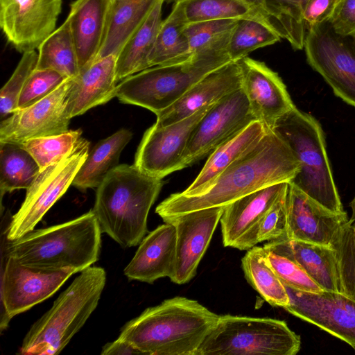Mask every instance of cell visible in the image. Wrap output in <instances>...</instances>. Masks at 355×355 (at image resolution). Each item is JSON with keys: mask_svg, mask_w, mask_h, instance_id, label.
Masks as SVG:
<instances>
[{"mask_svg": "<svg viewBox=\"0 0 355 355\" xmlns=\"http://www.w3.org/2000/svg\"><path fill=\"white\" fill-rule=\"evenodd\" d=\"M300 165L288 146L267 128L261 140L194 195L173 193L160 202L155 212L166 223L203 209L225 207L261 188L290 182Z\"/></svg>", "mask_w": 355, "mask_h": 355, "instance_id": "6da1fadb", "label": "cell"}, {"mask_svg": "<svg viewBox=\"0 0 355 355\" xmlns=\"http://www.w3.org/2000/svg\"><path fill=\"white\" fill-rule=\"evenodd\" d=\"M218 318L198 301L177 296L145 309L124 324L119 338L143 354L196 355Z\"/></svg>", "mask_w": 355, "mask_h": 355, "instance_id": "7a4b0ae2", "label": "cell"}, {"mask_svg": "<svg viewBox=\"0 0 355 355\" xmlns=\"http://www.w3.org/2000/svg\"><path fill=\"white\" fill-rule=\"evenodd\" d=\"M163 184L135 164H119L110 171L97 187L92 209L102 233L124 248L139 244Z\"/></svg>", "mask_w": 355, "mask_h": 355, "instance_id": "3957f363", "label": "cell"}, {"mask_svg": "<svg viewBox=\"0 0 355 355\" xmlns=\"http://www.w3.org/2000/svg\"><path fill=\"white\" fill-rule=\"evenodd\" d=\"M101 230L92 211L61 224L33 230L4 244L5 256L44 271L66 269L80 272L97 261Z\"/></svg>", "mask_w": 355, "mask_h": 355, "instance_id": "277c9868", "label": "cell"}, {"mask_svg": "<svg viewBox=\"0 0 355 355\" xmlns=\"http://www.w3.org/2000/svg\"><path fill=\"white\" fill-rule=\"evenodd\" d=\"M106 272L90 266L80 272L31 327L20 347L24 355L58 354L85 324L98 306Z\"/></svg>", "mask_w": 355, "mask_h": 355, "instance_id": "5b68a950", "label": "cell"}, {"mask_svg": "<svg viewBox=\"0 0 355 355\" xmlns=\"http://www.w3.org/2000/svg\"><path fill=\"white\" fill-rule=\"evenodd\" d=\"M288 146L300 167L290 182L326 209L345 213L336 189L320 123L296 107L272 128Z\"/></svg>", "mask_w": 355, "mask_h": 355, "instance_id": "8992f818", "label": "cell"}, {"mask_svg": "<svg viewBox=\"0 0 355 355\" xmlns=\"http://www.w3.org/2000/svg\"><path fill=\"white\" fill-rule=\"evenodd\" d=\"M300 345V336L283 320L223 315L196 355H295Z\"/></svg>", "mask_w": 355, "mask_h": 355, "instance_id": "52a82bcc", "label": "cell"}, {"mask_svg": "<svg viewBox=\"0 0 355 355\" xmlns=\"http://www.w3.org/2000/svg\"><path fill=\"white\" fill-rule=\"evenodd\" d=\"M230 62L228 57L191 55L180 62L151 67L119 83L116 97L123 103L144 107L157 115L205 76Z\"/></svg>", "mask_w": 355, "mask_h": 355, "instance_id": "ba28073f", "label": "cell"}, {"mask_svg": "<svg viewBox=\"0 0 355 355\" xmlns=\"http://www.w3.org/2000/svg\"><path fill=\"white\" fill-rule=\"evenodd\" d=\"M89 142L81 137L73 149L58 162L40 171L26 189L25 199L6 230L9 241L34 230L45 214L67 191L89 154Z\"/></svg>", "mask_w": 355, "mask_h": 355, "instance_id": "9c48e42d", "label": "cell"}, {"mask_svg": "<svg viewBox=\"0 0 355 355\" xmlns=\"http://www.w3.org/2000/svg\"><path fill=\"white\" fill-rule=\"evenodd\" d=\"M304 48L309 65L334 94L355 107V41L337 33L329 21L307 33Z\"/></svg>", "mask_w": 355, "mask_h": 355, "instance_id": "30bf717a", "label": "cell"}, {"mask_svg": "<svg viewBox=\"0 0 355 355\" xmlns=\"http://www.w3.org/2000/svg\"><path fill=\"white\" fill-rule=\"evenodd\" d=\"M1 277V331L10 320L52 296L74 270L44 271L26 266L5 256Z\"/></svg>", "mask_w": 355, "mask_h": 355, "instance_id": "8fae6325", "label": "cell"}, {"mask_svg": "<svg viewBox=\"0 0 355 355\" xmlns=\"http://www.w3.org/2000/svg\"><path fill=\"white\" fill-rule=\"evenodd\" d=\"M255 120L241 88L213 104L193 131L178 171L205 157Z\"/></svg>", "mask_w": 355, "mask_h": 355, "instance_id": "7c38bea8", "label": "cell"}, {"mask_svg": "<svg viewBox=\"0 0 355 355\" xmlns=\"http://www.w3.org/2000/svg\"><path fill=\"white\" fill-rule=\"evenodd\" d=\"M212 105L170 125L150 126L138 146L134 164L144 173L159 179L178 171L193 131Z\"/></svg>", "mask_w": 355, "mask_h": 355, "instance_id": "4fadbf2b", "label": "cell"}, {"mask_svg": "<svg viewBox=\"0 0 355 355\" xmlns=\"http://www.w3.org/2000/svg\"><path fill=\"white\" fill-rule=\"evenodd\" d=\"M73 78L37 103L17 109L0 123V142L21 144L26 140L59 135L69 130L71 117L67 101Z\"/></svg>", "mask_w": 355, "mask_h": 355, "instance_id": "5bb4252c", "label": "cell"}, {"mask_svg": "<svg viewBox=\"0 0 355 355\" xmlns=\"http://www.w3.org/2000/svg\"><path fill=\"white\" fill-rule=\"evenodd\" d=\"M62 0H0V26L19 52L35 51L56 28Z\"/></svg>", "mask_w": 355, "mask_h": 355, "instance_id": "9a60e30c", "label": "cell"}, {"mask_svg": "<svg viewBox=\"0 0 355 355\" xmlns=\"http://www.w3.org/2000/svg\"><path fill=\"white\" fill-rule=\"evenodd\" d=\"M285 286V285H284ZM289 304L284 309L349 345L355 350V301L343 293H311L285 286Z\"/></svg>", "mask_w": 355, "mask_h": 355, "instance_id": "2e32d148", "label": "cell"}, {"mask_svg": "<svg viewBox=\"0 0 355 355\" xmlns=\"http://www.w3.org/2000/svg\"><path fill=\"white\" fill-rule=\"evenodd\" d=\"M224 207L193 211L166 222L173 223L176 229L175 256L169 277L173 283L184 284L195 277Z\"/></svg>", "mask_w": 355, "mask_h": 355, "instance_id": "e0dca14e", "label": "cell"}, {"mask_svg": "<svg viewBox=\"0 0 355 355\" xmlns=\"http://www.w3.org/2000/svg\"><path fill=\"white\" fill-rule=\"evenodd\" d=\"M288 184L280 182L261 188L225 206L220 219L223 245L240 250L255 246L262 218Z\"/></svg>", "mask_w": 355, "mask_h": 355, "instance_id": "ac0fdd59", "label": "cell"}, {"mask_svg": "<svg viewBox=\"0 0 355 355\" xmlns=\"http://www.w3.org/2000/svg\"><path fill=\"white\" fill-rule=\"evenodd\" d=\"M287 238L332 247L349 219L333 212L288 182L286 197Z\"/></svg>", "mask_w": 355, "mask_h": 355, "instance_id": "d6986e66", "label": "cell"}, {"mask_svg": "<svg viewBox=\"0 0 355 355\" xmlns=\"http://www.w3.org/2000/svg\"><path fill=\"white\" fill-rule=\"evenodd\" d=\"M241 89L255 119L269 128L295 105L277 73L264 62L245 57L239 60Z\"/></svg>", "mask_w": 355, "mask_h": 355, "instance_id": "ffe728a7", "label": "cell"}, {"mask_svg": "<svg viewBox=\"0 0 355 355\" xmlns=\"http://www.w3.org/2000/svg\"><path fill=\"white\" fill-rule=\"evenodd\" d=\"M239 61H232L212 71L195 83L172 105L157 114V126H165L193 115L241 88Z\"/></svg>", "mask_w": 355, "mask_h": 355, "instance_id": "44dd1931", "label": "cell"}, {"mask_svg": "<svg viewBox=\"0 0 355 355\" xmlns=\"http://www.w3.org/2000/svg\"><path fill=\"white\" fill-rule=\"evenodd\" d=\"M176 229L173 223L159 225L139 243L133 258L124 269L129 280L153 284L170 277L175 256Z\"/></svg>", "mask_w": 355, "mask_h": 355, "instance_id": "7402d4cb", "label": "cell"}, {"mask_svg": "<svg viewBox=\"0 0 355 355\" xmlns=\"http://www.w3.org/2000/svg\"><path fill=\"white\" fill-rule=\"evenodd\" d=\"M116 55L94 61L73 78L67 101L71 118L105 104L116 96Z\"/></svg>", "mask_w": 355, "mask_h": 355, "instance_id": "603a6c76", "label": "cell"}, {"mask_svg": "<svg viewBox=\"0 0 355 355\" xmlns=\"http://www.w3.org/2000/svg\"><path fill=\"white\" fill-rule=\"evenodd\" d=\"M111 0H76L67 16L80 70L96 58L103 42Z\"/></svg>", "mask_w": 355, "mask_h": 355, "instance_id": "cb8c5ba5", "label": "cell"}, {"mask_svg": "<svg viewBox=\"0 0 355 355\" xmlns=\"http://www.w3.org/2000/svg\"><path fill=\"white\" fill-rule=\"evenodd\" d=\"M267 128L261 121H253L218 146L209 154L194 181L181 193L189 196L200 192L229 166L257 144L265 135Z\"/></svg>", "mask_w": 355, "mask_h": 355, "instance_id": "d4e9b609", "label": "cell"}, {"mask_svg": "<svg viewBox=\"0 0 355 355\" xmlns=\"http://www.w3.org/2000/svg\"><path fill=\"white\" fill-rule=\"evenodd\" d=\"M166 0H158L144 23L127 40L116 55L117 83L150 68L149 58L163 21L162 8Z\"/></svg>", "mask_w": 355, "mask_h": 355, "instance_id": "484cf974", "label": "cell"}, {"mask_svg": "<svg viewBox=\"0 0 355 355\" xmlns=\"http://www.w3.org/2000/svg\"><path fill=\"white\" fill-rule=\"evenodd\" d=\"M157 1L111 0L105 38L95 60L116 55L148 17Z\"/></svg>", "mask_w": 355, "mask_h": 355, "instance_id": "4316f807", "label": "cell"}, {"mask_svg": "<svg viewBox=\"0 0 355 355\" xmlns=\"http://www.w3.org/2000/svg\"><path fill=\"white\" fill-rule=\"evenodd\" d=\"M132 137L130 130L122 128L99 141L89 152L72 186L82 191L97 188L108 173L119 165L121 153Z\"/></svg>", "mask_w": 355, "mask_h": 355, "instance_id": "83f0119b", "label": "cell"}, {"mask_svg": "<svg viewBox=\"0 0 355 355\" xmlns=\"http://www.w3.org/2000/svg\"><path fill=\"white\" fill-rule=\"evenodd\" d=\"M293 256L324 291L342 293L336 251L333 247L290 240Z\"/></svg>", "mask_w": 355, "mask_h": 355, "instance_id": "f1b7e54d", "label": "cell"}, {"mask_svg": "<svg viewBox=\"0 0 355 355\" xmlns=\"http://www.w3.org/2000/svg\"><path fill=\"white\" fill-rule=\"evenodd\" d=\"M187 24L181 2L173 3L171 12L159 27L149 58L150 67L180 62L191 57L185 33Z\"/></svg>", "mask_w": 355, "mask_h": 355, "instance_id": "f546056e", "label": "cell"}, {"mask_svg": "<svg viewBox=\"0 0 355 355\" xmlns=\"http://www.w3.org/2000/svg\"><path fill=\"white\" fill-rule=\"evenodd\" d=\"M238 20L225 19L188 23L185 33L191 55L196 58H230L228 46Z\"/></svg>", "mask_w": 355, "mask_h": 355, "instance_id": "4dcf8cb0", "label": "cell"}, {"mask_svg": "<svg viewBox=\"0 0 355 355\" xmlns=\"http://www.w3.org/2000/svg\"><path fill=\"white\" fill-rule=\"evenodd\" d=\"M36 69L56 71L66 78L80 71L76 46L67 18L38 47Z\"/></svg>", "mask_w": 355, "mask_h": 355, "instance_id": "1f68e13d", "label": "cell"}, {"mask_svg": "<svg viewBox=\"0 0 355 355\" xmlns=\"http://www.w3.org/2000/svg\"><path fill=\"white\" fill-rule=\"evenodd\" d=\"M241 267L248 283L271 306L284 308L289 304L285 286L267 263L263 247L248 250Z\"/></svg>", "mask_w": 355, "mask_h": 355, "instance_id": "d6a6232c", "label": "cell"}, {"mask_svg": "<svg viewBox=\"0 0 355 355\" xmlns=\"http://www.w3.org/2000/svg\"><path fill=\"white\" fill-rule=\"evenodd\" d=\"M40 172L33 156L21 145L0 142L1 197L16 189H27Z\"/></svg>", "mask_w": 355, "mask_h": 355, "instance_id": "836d02e7", "label": "cell"}, {"mask_svg": "<svg viewBox=\"0 0 355 355\" xmlns=\"http://www.w3.org/2000/svg\"><path fill=\"white\" fill-rule=\"evenodd\" d=\"M180 2L188 23L266 17L262 8L263 0H181Z\"/></svg>", "mask_w": 355, "mask_h": 355, "instance_id": "e575fe53", "label": "cell"}, {"mask_svg": "<svg viewBox=\"0 0 355 355\" xmlns=\"http://www.w3.org/2000/svg\"><path fill=\"white\" fill-rule=\"evenodd\" d=\"M309 0H263V14L281 38L295 50L304 48L306 33L302 15Z\"/></svg>", "mask_w": 355, "mask_h": 355, "instance_id": "d590c367", "label": "cell"}, {"mask_svg": "<svg viewBox=\"0 0 355 355\" xmlns=\"http://www.w3.org/2000/svg\"><path fill=\"white\" fill-rule=\"evenodd\" d=\"M263 248L267 263L284 285L311 293L324 291L295 260L288 239L268 241Z\"/></svg>", "mask_w": 355, "mask_h": 355, "instance_id": "8d00e7d4", "label": "cell"}, {"mask_svg": "<svg viewBox=\"0 0 355 355\" xmlns=\"http://www.w3.org/2000/svg\"><path fill=\"white\" fill-rule=\"evenodd\" d=\"M280 39L266 17L241 19L232 32L228 55L232 61H239L256 49L274 44Z\"/></svg>", "mask_w": 355, "mask_h": 355, "instance_id": "74e56055", "label": "cell"}, {"mask_svg": "<svg viewBox=\"0 0 355 355\" xmlns=\"http://www.w3.org/2000/svg\"><path fill=\"white\" fill-rule=\"evenodd\" d=\"M80 129L48 137L33 138L21 145L35 159L40 171L53 164L70 153L81 139Z\"/></svg>", "mask_w": 355, "mask_h": 355, "instance_id": "f35d334b", "label": "cell"}, {"mask_svg": "<svg viewBox=\"0 0 355 355\" xmlns=\"http://www.w3.org/2000/svg\"><path fill=\"white\" fill-rule=\"evenodd\" d=\"M35 51L22 53V57L12 76L0 91V116L3 119L17 110L21 92L31 74L36 69Z\"/></svg>", "mask_w": 355, "mask_h": 355, "instance_id": "ab89813d", "label": "cell"}, {"mask_svg": "<svg viewBox=\"0 0 355 355\" xmlns=\"http://www.w3.org/2000/svg\"><path fill=\"white\" fill-rule=\"evenodd\" d=\"M349 221L341 229L332 247L338 261L342 293L355 301V234Z\"/></svg>", "mask_w": 355, "mask_h": 355, "instance_id": "60d3db41", "label": "cell"}, {"mask_svg": "<svg viewBox=\"0 0 355 355\" xmlns=\"http://www.w3.org/2000/svg\"><path fill=\"white\" fill-rule=\"evenodd\" d=\"M67 78L51 69H35L19 96L17 109L27 107L55 90Z\"/></svg>", "mask_w": 355, "mask_h": 355, "instance_id": "b9f144b4", "label": "cell"}, {"mask_svg": "<svg viewBox=\"0 0 355 355\" xmlns=\"http://www.w3.org/2000/svg\"><path fill=\"white\" fill-rule=\"evenodd\" d=\"M287 189L262 218L257 230V243L288 239Z\"/></svg>", "mask_w": 355, "mask_h": 355, "instance_id": "7bdbcfd3", "label": "cell"}, {"mask_svg": "<svg viewBox=\"0 0 355 355\" xmlns=\"http://www.w3.org/2000/svg\"><path fill=\"white\" fill-rule=\"evenodd\" d=\"M340 0H309L304 8L302 21L306 33L329 21Z\"/></svg>", "mask_w": 355, "mask_h": 355, "instance_id": "ee69618b", "label": "cell"}, {"mask_svg": "<svg viewBox=\"0 0 355 355\" xmlns=\"http://www.w3.org/2000/svg\"><path fill=\"white\" fill-rule=\"evenodd\" d=\"M329 21L337 33L355 35V0H340Z\"/></svg>", "mask_w": 355, "mask_h": 355, "instance_id": "f6af8a7d", "label": "cell"}, {"mask_svg": "<svg viewBox=\"0 0 355 355\" xmlns=\"http://www.w3.org/2000/svg\"><path fill=\"white\" fill-rule=\"evenodd\" d=\"M101 355H128L143 354L139 349L129 342L118 338L111 343H106L102 348Z\"/></svg>", "mask_w": 355, "mask_h": 355, "instance_id": "bcb514c9", "label": "cell"}, {"mask_svg": "<svg viewBox=\"0 0 355 355\" xmlns=\"http://www.w3.org/2000/svg\"><path fill=\"white\" fill-rule=\"evenodd\" d=\"M350 207L352 208V216L349 219V222L352 223L355 220V197L352 200L350 203Z\"/></svg>", "mask_w": 355, "mask_h": 355, "instance_id": "7dc6e473", "label": "cell"}, {"mask_svg": "<svg viewBox=\"0 0 355 355\" xmlns=\"http://www.w3.org/2000/svg\"><path fill=\"white\" fill-rule=\"evenodd\" d=\"M181 0H166V1L167 3H175L179 2Z\"/></svg>", "mask_w": 355, "mask_h": 355, "instance_id": "c3c4849f", "label": "cell"}, {"mask_svg": "<svg viewBox=\"0 0 355 355\" xmlns=\"http://www.w3.org/2000/svg\"><path fill=\"white\" fill-rule=\"evenodd\" d=\"M352 229H353V231L355 234V223L354 224H352Z\"/></svg>", "mask_w": 355, "mask_h": 355, "instance_id": "681fc988", "label": "cell"}, {"mask_svg": "<svg viewBox=\"0 0 355 355\" xmlns=\"http://www.w3.org/2000/svg\"><path fill=\"white\" fill-rule=\"evenodd\" d=\"M354 39V41H355V35L353 36Z\"/></svg>", "mask_w": 355, "mask_h": 355, "instance_id": "f907efd6", "label": "cell"}]
</instances>
